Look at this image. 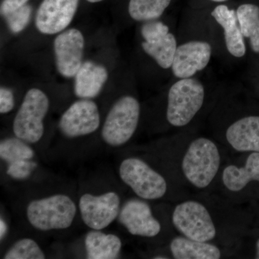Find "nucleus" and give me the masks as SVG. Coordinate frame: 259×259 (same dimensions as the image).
<instances>
[{"mask_svg": "<svg viewBox=\"0 0 259 259\" xmlns=\"http://www.w3.org/2000/svg\"><path fill=\"white\" fill-rule=\"evenodd\" d=\"M119 175L138 197L146 200L161 199L168 190L164 177L139 158L124 159L119 167Z\"/></svg>", "mask_w": 259, "mask_h": 259, "instance_id": "obj_6", "label": "nucleus"}, {"mask_svg": "<svg viewBox=\"0 0 259 259\" xmlns=\"http://www.w3.org/2000/svg\"><path fill=\"white\" fill-rule=\"evenodd\" d=\"M79 0H44L35 16V26L46 35L64 31L71 23Z\"/></svg>", "mask_w": 259, "mask_h": 259, "instance_id": "obj_11", "label": "nucleus"}, {"mask_svg": "<svg viewBox=\"0 0 259 259\" xmlns=\"http://www.w3.org/2000/svg\"><path fill=\"white\" fill-rule=\"evenodd\" d=\"M32 9L29 5H25L13 13L5 17L8 28L13 33H19L28 26Z\"/></svg>", "mask_w": 259, "mask_h": 259, "instance_id": "obj_25", "label": "nucleus"}, {"mask_svg": "<svg viewBox=\"0 0 259 259\" xmlns=\"http://www.w3.org/2000/svg\"><path fill=\"white\" fill-rule=\"evenodd\" d=\"M28 2V0H3L0 8L1 15L5 18L10 13L23 8Z\"/></svg>", "mask_w": 259, "mask_h": 259, "instance_id": "obj_29", "label": "nucleus"}, {"mask_svg": "<svg viewBox=\"0 0 259 259\" xmlns=\"http://www.w3.org/2000/svg\"><path fill=\"white\" fill-rule=\"evenodd\" d=\"M212 56V47L205 41L194 40L177 47L171 69L178 79L192 78L207 67Z\"/></svg>", "mask_w": 259, "mask_h": 259, "instance_id": "obj_13", "label": "nucleus"}, {"mask_svg": "<svg viewBox=\"0 0 259 259\" xmlns=\"http://www.w3.org/2000/svg\"><path fill=\"white\" fill-rule=\"evenodd\" d=\"M35 151L28 143L19 138H8L0 143V157L8 163L19 160L32 159Z\"/></svg>", "mask_w": 259, "mask_h": 259, "instance_id": "obj_23", "label": "nucleus"}, {"mask_svg": "<svg viewBox=\"0 0 259 259\" xmlns=\"http://www.w3.org/2000/svg\"><path fill=\"white\" fill-rule=\"evenodd\" d=\"M221 165L219 148L214 141L200 137L189 145L182 161L186 180L196 188L205 189L217 176Z\"/></svg>", "mask_w": 259, "mask_h": 259, "instance_id": "obj_1", "label": "nucleus"}, {"mask_svg": "<svg viewBox=\"0 0 259 259\" xmlns=\"http://www.w3.org/2000/svg\"><path fill=\"white\" fill-rule=\"evenodd\" d=\"M169 32L166 24L157 20L146 21L141 28V35L146 42H153L165 36Z\"/></svg>", "mask_w": 259, "mask_h": 259, "instance_id": "obj_27", "label": "nucleus"}, {"mask_svg": "<svg viewBox=\"0 0 259 259\" xmlns=\"http://www.w3.org/2000/svg\"><path fill=\"white\" fill-rule=\"evenodd\" d=\"M37 163L32 159L19 160L8 163L7 174L15 180H25L32 175Z\"/></svg>", "mask_w": 259, "mask_h": 259, "instance_id": "obj_26", "label": "nucleus"}, {"mask_svg": "<svg viewBox=\"0 0 259 259\" xmlns=\"http://www.w3.org/2000/svg\"><path fill=\"white\" fill-rule=\"evenodd\" d=\"M88 1L90 2V3H99V2L103 1V0H88Z\"/></svg>", "mask_w": 259, "mask_h": 259, "instance_id": "obj_33", "label": "nucleus"}, {"mask_svg": "<svg viewBox=\"0 0 259 259\" xmlns=\"http://www.w3.org/2000/svg\"><path fill=\"white\" fill-rule=\"evenodd\" d=\"M84 244L87 256L90 259L117 258L122 248V241L118 236L98 230L89 232Z\"/></svg>", "mask_w": 259, "mask_h": 259, "instance_id": "obj_19", "label": "nucleus"}, {"mask_svg": "<svg viewBox=\"0 0 259 259\" xmlns=\"http://www.w3.org/2000/svg\"><path fill=\"white\" fill-rule=\"evenodd\" d=\"M141 105L130 95L120 97L110 108L102 129V138L109 146L119 147L128 142L139 125Z\"/></svg>", "mask_w": 259, "mask_h": 259, "instance_id": "obj_4", "label": "nucleus"}, {"mask_svg": "<svg viewBox=\"0 0 259 259\" xmlns=\"http://www.w3.org/2000/svg\"><path fill=\"white\" fill-rule=\"evenodd\" d=\"M100 125V115L95 102L81 99L74 102L59 120L61 132L68 138H77L93 134Z\"/></svg>", "mask_w": 259, "mask_h": 259, "instance_id": "obj_9", "label": "nucleus"}, {"mask_svg": "<svg viewBox=\"0 0 259 259\" xmlns=\"http://www.w3.org/2000/svg\"><path fill=\"white\" fill-rule=\"evenodd\" d=\"M119 221L133 236L153 238L159 234L161 226L153 216L151 207L141 199H131L120 209Z\"/></svg>", "mask_w": 259, "mask_h": 259, "instance_id": "obj_12", "label": "nucleus"}, {"mask_svg": "<svg viewBox=\"0 0 259 259\" xmlns=\"http://www.w3.org/2000/svg\"><path fill=\"white\" fill-rule=\"evenodd\" d=\"M236 13L242 34L249 39L252 50L259 54V7L242 5L238 7Z\"/></svg>", "mask_w": 259, "mask_h": 259, "instance_id": "obj_21", "label": "nucleus"}, {"mask_svg": "<svg viewBox=\"0 0 259 259\" xmlns=\"http://www.w3.org/2000/svg\"><path fill=\"white\" fill-rule=\"evenodd\" d=\"M56 69L61 76L74 77L83 64L84 38L77 29L61 32L54 42Z\"/></svg>", "mask_w": 259, "mask_h": 259, "instance_id": "obj_10", "label": "nucleus"}, {"mask_svg": "<svg viewBox=\"0 0 259 259\" xmlns=\"http://www.w3.org/2000/svg\"><path fill=\"white\" fill-rule=\"evenodd\" d=\"M49 105L47 95L41 90L36 88L28 90L13 121L15 136L28 144L38 142L44 136V121Z\"/></svg>", "mask_w": 259, "mask_h": 259, "instance_id": "obj_5", "label": "nucleus"}, {"mask_svg": "<svg viewBox=\"0 0 259 259\" xmlns=\"http://www.w3.org/2000/svg\"><path fill=\"white\" fill-rule=\"evenodd\" d=\"M177 47L176 37L171 32L154 41L142 42V48L146 54L164 69L171 67Z\"/></svg>", "mask_w": 259, "mask_h": 259, "instance_id": "obj_20", "label": "nucleus"}, {"mask_svg": "<svg viewBox=\"0 0 259 259\" xmlns=\"http://www.w3.org/2000/svg\"><path fill=\"white\" fill-rule=\"evenodd\" d=\"M15 106L13 92L6 88L0 89V113L7 114L12 111Z\"/></svg>", "mask_w": 259, "mask_h": 259, "instance_id": "obj_28", "label": "nucleus"}, {"mask_svg": "<svg viewBox=\"0 0 259 259\" xmlns=\"http://www.w3.org/2000/svg\"><path fill=\"white\" fill-rule=\"evenodd\" d=\"M82 221L92 230L101 231L110 226L120 212V198L115 192L93 195L83 194L79 202Z\"/></svg>", "mask_w": 259, "mask_h": 259, "instance_id": "obj_8", "label": "nucleus"}, {"mask_svg": "<svg viewBox=\"0 0 259 259\" xmlns=\"http://www.w3.org/2000/svg\"><path fill=\"white\" fill-rule=\"evenodd\" d=\"M171 0H130L128 12L136 21H150L159 18Z\"/></svg>", "mask_w": 259, "mask_h": 259, "instance_id": "obj_22", "label": "nucleus"}, {"mask_svg": "<svg viewBox=\"0 0 259 259\" xmlns=\"http://www.w3.org/2000/svg\"><path fill=\"white\" fill-rule=\"evenodd\" d=\"M74 77L75 95L90 100L101 93L108 79V72L105 66L88 61L83 62Z\"/></svg>", "mask_w": 259, "mask_h": 259, "instance_id": "obj_16", "label": "nucleus"}, {"mask_svg": "<svg viewBox=\"0 0 259 259\" xmlns=\"http://www.w3.org/2000/svg\"><path fill=\"white\" fill-rule=\"evenodd\" d=\"M212 2H216V3H222V2H226L227 0H211Z\"/></svg>", "mask_w": 259, "mask_h": 259, "instance_id": "obj_34", "label": "nucleus"}, {"mask_svg": "<svg viewBox=\"0 0 259 259\" xmlns=\"http://www.w3.org/2000/svg\"><path fill=\"white\" fill-rule=\"evenodd\" d=\"M172 256L176 259H219L221 250L209 242L190 239L185 236H177L170 243Z\"/></svg>", "mask_w": 259, "mask_h": 259, "instance_id": "obj_18", "label": "nucleus"}, {"mask_svg": "<svg viewBox=\"0 0 259 259\" xmlns=\"http://www.w3.org/2000/svg\"><path fill=\"white\" fill-rule=\"evenodd\" d=\"M7 231H8V226H7L6 223L3 219L0 220V238L1 240L4 238Z\"/></svg>", "mask_w": 259, "mask_h": 259, "instance_id": "obj_30", "label": "nucleus"}, {"mask_svg": "<svg viewBox=\"0 0 259 259\" xmlns=\"http://www.w3.org/2000/svg\"><path fill=\"white\" fill-rule=\"evenodd\" d=\"M154 258L156 259H166V258H169L168 257H165L163 256V255H158L157 257H154Z\"/></svg>", "mask_w": 259, "mask_h": 259, "instance_id": "obj_32", "label": "nucleus"}, {"mask_svg": "<svg viewBox=\"0 0 259 259\" xmlns=\"http://www.w3.org/2000/svg\"><path fill=\"white\" fill-rule=\"evenodd\" d=\"M228 144L238 152H259V116H248L232 123L226 131Z\"/></svg>", "mask_w": 259, "mask_h": 259, "instance_id": "obj_14", "label": "nucleus"}, {"mask_svg": "<svg viewBox=\"0 0 259 259\" xmlns=\"http://www.w3.org/2000/svg\"><path fill=\"white\" fill-rule=\"evenodd\" d=\"M255 258L259 259V239L256 243V252H255Z\"/></svg>", "mask_w": 259, "mask_h": 259, "instance_id": "obj_31", "label": "nucleus"}, {"mask_svg": "<svg viewBox=\"0 0 259 259\" xmlns=\"http://www.w3.org/2000/svg\"><path fill=\"white\" fill-rule=\"evenodd\" d=\"M222 180L225 187L233 192H240L253 181L259 182V152L250 153L244 166H227L223 170Z\"/></svg>", "mask_w": 259, "mask_h": 259, "instance_id": "obj_17", "label": "nucleus"}, {"mask_svg": "<svg viewBox=\"0 0 259 259\" xmlns=\"http://www.w3.org/2000/svg\"><path fill=\"white\" fill-rule=\"evenodd\" d=\"M211 15L223 29L228 52L235 57H243L246 49L236 12L229 9L226 5H221L212 10Z\"/></svg>", "mask_w": 259, "mask_h": 259, "instance_id": "obj_15", "label": "nucleus"}, {"mask_svg": "<svg viewBox=\"0 0 259 259\" xmlns=\"http://www.w3.org/2000/svg\"><path fill=\"white\" fill-rule=\"evenodd\" d=\"M46 258L38 244L30 238L19 240L5 253V259H44Z\"/></svg>", "mask_w": 259, "mask_h": 259, "instance_id": "obj_24", "label": "nucleus"}, {"mask_svg": "<svg viewBox=\"0 0 259 259\" xmlns=\"http://www.w3.org/2000/svg\"><path fill=\"white\" fill-rule=\"evenodd\" d=\"M172 223L182 236L195 241L210 242L217 235L208 209L197 201L177 204L172 213Z\"/></svg>", "mask_w": 259, "mask_h": 259, "instance_id": "obj_7", "label": "nucleus"}, {"mask_svg": "<svg viewBox=\"0 0 259 259\" xmlns=\"http://www.w3.org/2000/svg\"><path fill=\"white\" fill-rule=\"evenodd\" d=\"M205 97L202 83L194 78L180 79L168 90L166 118L174 127L188 125L202 108Z\"/></svg>", "mask_w": 259, "mask_h": 259, "instance_id": "obj_3", "label": "nucleus"}, {"mask_svg": "<svg viewBox=\"0 0 259 259\" xmlns=\"http://www.w3.org/2000/svg\"><path fill=\"white\" fill-rule=\"evenodd\" d=\"M76 205L66 194H54L35 199L28 204L26 214L28 222L41 231L69 228L74 222Z\"/></svg>", "mask_w": 259, "mask_h": 259, "instance_id": "obj_2", "label": "nucleus"}]
</instances>
